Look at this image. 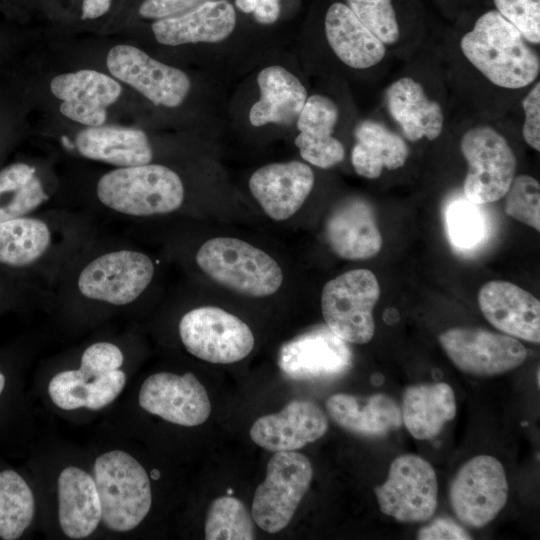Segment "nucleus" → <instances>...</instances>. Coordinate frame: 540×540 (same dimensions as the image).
Instances as JSON below:
<instances>
[{"label":"nucleus","instance_id":"obj_1","mask_svg":"<svg viewBox=\"0 0 540 540\" xmlns=\"http://www.w3.org/2000/svg\"><path fill=\"white\" fill-rule=\"evenodd\" d=\"M466 59L492 84L521 89L539 76L540 60L520 31L498 11L483 13L460 40Z\"/></svg>","mask_w":540,"mask_h":540},{"label":"nucleus","instance_id":"obj_2","mask_svg":"<svg viewBox=\"0 0 540 540\" xmlns=\"http://www.w3.org/2000/svg\"><path fill=\"white\" fill-rule=\"evenodd\" d=\"M96 196L107 209L131 217L168 214L179 209L185 196L179 175L160 164L117 167L103 174Z\"/></svg>","mask_w":540,"mask_h":540},{"label":"nucleus","instance_id":"obj_3","mask_svg":"<svg viewBox=\"0 0 540 540\" xmlns=\"http://www.w3.org/2000/svg\"><path fill=\"white\" fill-rule=\"evenodd\" d=\"M195 259L213 281L245 296L268 297L283 282L282 270L269 254L237 238L209 239Z\"/></svg>","mask_w":540,"mask_h":540},{"label":"nucleus","instance_id":"obj_4","mask_svg":"<svg viewBox=\"0 0 540 540\" xmlns=\"http://www.w3.org/2000/svg\"><path fill=\"white\" fill-rule=\"evenodd\" d=\"M93 478L101 502V521L108 529L127 532L147 516L152 504L150 480L129 453L112 450L98 456Z\"/></svg>","mask_w":540,"mask_h":540},{"label":"nucleus","instance_id":"obj_5","mask_svg":"<svg viewBox=\"0 0 540 540\" xmlns=\"http://www.w3.org/2000/svg\"><path fill=\"white\" fill-rule=\"evenodd\" d=\"M154 272V263L145 253L114 249L96 255L80 269L76 289L86 300L125 306L144 293Z\"/></svg>","mask_w":540,"mask_h":540},{"label":"nucleus","instance_id":"obj_6","mask_svg":"<svg viewBox=\"0 0 540 540\" xmlns=\"http://www.w3.org/2000/svg\"><path fill=\"white\" fill-rule=\"evenodd\" d=\"M379 296L378 280L368 269L350 270L331 279L321 294L326 326L347 343L369 342L375 332L373 309Z\"/></svg>","mask_w":540,"mask_h":540},{"label":"nucleus","instance_id":"obj_7","mask_svg":"<svg viewBox=\"0 0 540 540\" xmlns=\"http://www.w3.org/2000/svg\"><path fill=\"white\" fill-rule=\"evenodd\" d=\"M460 149L468 164L465 198L476 205L503 198L516 171V158L506 138L490 126H476L462 136Z\"/></svg>","mask_w":540,"mask_h":540},{"label":"nucleus","instance_id":"obj_8","mask_svg":"<svg viewBox=\"0 0 540 540\" xmlns=\"http://www.w3.org/2000/svg\"><path fill=\"white\" fill-rule=\"evenodd\" d=\"M312 476V465L305 455L276 452L267 464L264 481L254 493V522L268 533L284 529L308 491Z\"/></svg>","mask_w":540,"mask_h":540},{"label":"nucleus","instance_id":"obj_9","mask_svg":"<svg viewBox=\"0 0 540 540\" xmlns=\"http://www.w3.org/2000/svg\"><path fill=\"white\" fill-rule=\"evenodd\" d=\"M179 335L190 354L210 363L238 362L254 347L249 326L215 306H201L185 313L179 322Z\"/></svg>","mask_w":540,"mask_h":540},{"label":"nucleus","instance_id":"obj_10","mask_svg":"<svg viewBox=\"0 0 540 540\" xmlns=\"http://www.w3.org/2000/svg\"><path fill=\"white\" fill-rule=\"evenodd\" d=\"M374 491L382 513L400 522L427 521L437 507L436 473L418 455L398 456L390 465L386 481Z\"/></svg>","mask_w":540,"mask_h":540},{"label":"nucleus","instance_id":"obj_11","mask_svg":"<svg viewBox=\"0 0 540 540\" xmlns=\"http://www.w3.org/2000/svg\"><path fill=\"white\" fill-rule=\"evenodd\" d=\"M508 483L499 460L478 455L463 464L453 478L449 499L457 518L480 528L491 522L505 506Z\"/></svg>","mask_w":540,"mask_h":540},{"label":"nucleus","instance_id":"obj_12","mask_svg":"<svg viewBox=\"0 0 540 540\" xmlns=\"http://www.w3.org/2000/svg\"><path fill=\"white\" fill-rule=\"evenodd\" d=\"M439 343L457 368L475 376H494L513 370L528 355L517 338L482 328L448 329L439 335Z\"/></svg>","mask_w":540,"mask_h":540},{"label":"nucleus","instance_id":"obj_13","mask_svg":"<svg viewBox=\"0 0 540 540\" xmlns=\"http://www.w3.org/2000/svg\"><path fill=\"white\" fill-rule=\"evenodd\" d=\"M106 64L112 76L155 105L177 107L183 103L191 88V81L182 70L159 62L131 45L112 47Z\"/></svg>","mask_w":540,"mask_h":540},{"label":"nucleus","instance_id":"obj_14","mask_svg":"<svg viewBox=\"0 0 540 540\" xmlns=\"http://www.w3.org/2000/svg\"><path fill=\"white\" fill-rule=\"evenodd\" d=\"M347 342L326 325L314 327L284 343L278 355L281 371L293 380L333 379L352 366Z\"/></svg>","mask_w":540,"mask_h":540},{"label":"nucleus","instance_id":"obj_15","mask_svg":"<svg viewBox=\"0 0 540 540\" xmlns=\"http://www.w3.org/2000/svg\"><path fill=\"white\" fill-rule=\"evenodd\" d=\"M138 402L148 413L186 427L201 425L211 413L205 387L190 372L183 375L159 372L148 376L141 385Z\"/></svg>","mask_w":540,"mask_h":540},{"label":"nucleus","instance_id":"obj_16","mask_svg":"<svg viewBox=\"0 0 540 540\" xmlns=\"http://www.w3.org/2000/svg\"><path fill=\"white\" fill-rule=\"evenodd\" d=\"M328 429L324 411L309 400H292L280 412L258 418L250 437L271 452L295 451L321 438Z\"/></svg>","mask_w":540,"mask_h":540},{"label":"nucleus","instance_id":"obj_17","mask_svg":"<svg viewBox=\"0 0 540 540\" xmlns=\"http://www.w3.org/2000/svg\"><path fill=\"white\" fill-rule=\"evenodd\" d=\"M50 89L62 100L60 112L87 126L103 125L107 107L118 100L122 91L115 79L92 69L57 75L52 79Z\"/></svg>","mask_w":540,"mask_h":540},{"label":"nucleus","instance_id":"obj_18","mask_svg":"<svg viewBox=\"0 0 540 540\" xmlns=\"http://www.w3.org/2000/svg\"><path fill=\"white\" fill-rule=\"evenodd\" d=\"M314 181L310 166L294 160L257 169L249 179V189L270 218L283 221L301 208Z\"/></svg>","mask_w":540,"mask_h":540},{"label":"nucleus","instance_id":"obj_19","mask_svg":"<svg viewBox=\"0 0 540 540\" xmlns=\"http://www.w3.org/2000/svg\"><path fill=\"white\" fill-rule=\"evenodd\" d=\"M478 304L496 329L514 338L540 342V303L530 292L507 281L493 280L479 290Z\"/></svg>","mask_w":540,"mask_h":540},{"label":"nucleus","instance_id":"obj_20","mask_svg":"<svg viewBox=\"0 0 540 540\" xmlns=\"http://www.w3.org/2000/svg\"><path fill=\"white\" fill-rule=\"evenodd\" d=\"M236 26L234 7L227 0L206 1L183 13L152 23L155 39L164 45L215 43L228 38Z\"/></svg>","mask_w":540,"mask_h":540},{"label":"nucleus","instance_id":"obj_21","mask_svg":"<svg viewBox=\"0 0 540 540\" xmlns=\"http://www.w3.org/2000/svg\"><path fill=\"white\" fill-rule=\"evenodd\" d=\"M325 233L332 251L343 259H369L382 248L374 212L362 199L338 204L328 216Z\"/></svg>","mask_w":540,"mask_h":540},{"label":"nucleus","instance_id":"obj_22","mask_svg":"<svg viewBox=\"0 0 540 540\" xmlns=\"http://www.w3.org/2000/svg\"><path fill=\"white\" fill-rule=\"evenodd\" d=\"M338 116V107L332 99L320 94L307 98L297 117L300 133L294 141L306 162L328 169L344 159V146L332 135Z\"/></svg>","mask_w":540,"mask_h":540},{"label":"nucleus","instance_id":"obj_23","mask_svg":"<svg viewBox=\"0 0 540 540\" xmlns=\"http://www.w3.org/2000/svg\"><path fill=\"white\" fill-rule=\"evenodd\" d=\"M58 519L71 539L90 536L102 520L101 502L94 478L76 466L64 468L58 477Z\"/></svg>","mask_w":540,"mask_h":540},{"label":"nucleus","instance_id":"obj_24","mask_svg":"<svg viewBox=\"0 0 540 540\" xmlns=\"http://www.w3.org/2000/svg\"><path fill=\"white\" fill-rule=\"evenodd\" d=\"M75 146L84 158L116 168L149 164L153 158L145 132L131 127L88 126L77 134Z\"/></svg>","mask_w":540,"mask_h":540},{"label":"nucleus","instance_id":"obj_25","mask_svg":"<svg viewBox=\"0 0 540 540\" xmlns=\"http://www.w3.org/2000/svg\"><path fill=\"white\" fill-rule=\"evenodd\" d=\"M55 231L40 216L0 222V271L10 275L32 269L52 251Z\"/></svg>","mask_w":540,"mask_h":540},{"label":"nucleus","instance_id":"obj_26","mask_svg":"<svg viewBox=\"0 0 540 540\" xmlns=\"http://www.w3.org/2000/svg\"><path fill=\"white\" fill-rule=\"evenodd\" d=\"M385 103L406 139H436L443 130L444 115L439 103L429 99L421 83L402 77L385 91Z\"/></svg>","mask_w":540,"mask_h":540},{"label":"nucleus","instance_id":"obj_27","mask_svg":"<svg viewBox=\"0 0 540 540\" xmlns=\"http://www.w3.org/2000/svg\"><path fill=\"white\" fill-rule=\"evenodd\" d=\"M324 26L329 46L351 68H370L386 54L385 44L360 22L346 4H332L326 12Z\"/></svg>","mask_w":540,"mask_h":540},{"label":"nucleus","instance_id":"obj_28","mask_svg":"<svg viewBox=\"0 0 540 540\" xmlns=\"http://www.w3.org/2000/svg\"><path fill=\"white\" fill-rule=\"evenodd\" d=\"M260 99L249 112L255 127L268 123L290 125L299 116L308 96L301 81L286 68L268 66L257 75Z\"/></svg>","mask_w":540,"mask_h":540},{"label":"nucleus","instance_id":"obj_29","mask_svg":"<svg viewBox=\"0 0 540 540\" xmlns=\"http://www.w3.org/2000/svg\"><path fill=\"white\" fill-rule=\"evenodd\" d=\"M326 410L339 426L363 436H383L402 424L400 408L385 394H334L327 399Z\"/></svg>","mask_w":540,"mask_h":540},{"label":"nucleus","instance_id":"obj_30","mask_svg":"<svg viewBox=\"0 0 540 540\" xmlns=\"http://www.w3.org/2000/svg\"><path fill=\"white\" fill-rule=\"evenodd\" d=\"M401 415L414 438L432 439L456 415L454 391L444 382L410 386L403 395Z\"/></svg>","mask_w":540,"mask_h":540},{"label":"nucleus","instance_id":"obj_31","mask_svg":"<svg viewBox=\"0 0 540 540\" xmlns=\"http://www.w3.org/2000/svg\"><path fill=\"white\" fill-rule=\"evenodd\" d=\"M356 143L351 152L355 172L367 179H376L383 169L402 167L409 155L405 140L386 126L372 120L362 121L354 131Z\"/></svg>","mask_w":540,"mask_h":540},{"label":"nucleus","instance_id":"obj_32","mask_svg":"<svg viewBox=\"0 0 540 540\" xmlns=\"http://www.w3.org/2000/svg\"><path fill=\"white\" fill-rule=\"evenodd\" d=\"M49 198L35 166L15 162L0 170V222L31 215Z\"/></svg>","mask_w":540,"mask_h":540},{"label":"nucleus","instance_id":"obj_33","mask_svg":"<svg viewBox=\"0 0 540 540\" xmlns=\"http://www.w3.org/2000/svg\"><path fill=\"white\" fill-rule=\"evenodd\" d=\"M35 512L33 493L15 471L0 472V538L18 539L31 524Z\"/></svg>","mask_w":540,"mask_h":540},{"label":"nucleus","instance_id":"obj_34","mask_svg":"<svg viewBox=\"0 0 540 540\" xmlns=\"http://www.w3.org/2000/svg\"><path fill=\"white\" fill-rule=\"evenodd\" d=\"M255 530L252 515L239 499L223 496L215 499L205 521L207 540H252Z\"/></svg>","mask_w":540,"mask_h":540},{"label":"nucleus","instance_id":"obj_35","mask_svg":"<svg viewBox=\"0 0 540 540\" xmlns=\"http://www.w3.org/2000/svg\"><path fill=\"white\" fill-rule=\"evenodd\" d=\"M466 198L450 203L446 211L447 232L451 242L458 248L477 246L486 232L484 216L479 208Z\"/></svg>","mask_w":540,"mask_h":540},{"label":"nucleus","instance_id":"obj_36","mask_svg":"<svg viewBox=\"0 0 540 540\" xmlns=\"http://www.w3.org/2000/svg\"><path fill=\"white\" fill-rule=\"evenodd\" d=\"M505 197V212L515 220L540 230V186L529 175L514 177Z\"/></svg>","mask_w":540,"mask_h":540},{"label":"nucleus","instance_id":"obj_37","mask_svg":"<svg viewBox=\"0 0 540 540\" xmlns=\"http://www.w3.org/2000/svg\"><path fill=\"white\" fill-rule=\"evenodd\" d=\"M360 22L385 45L400 36L398 19L391 0H346Z\"/></svg>","mask_w":540,"mask_h":540},{"label":"nucleus","instance_id":"obj_38","mask_svg":"<svg viewBox=\"0 0 540 540\" xmlns=\"http://www.w3.org/2000/svg\"><path fill=\"white\" fill-rule=\"evenodd\" d=\"M89 379L79 369L57 373L49 382L48 394L52 402L63 410L86 407Z\"/></svg>","mask_w":540,"mask_h":540},{"label":"nucleus","instance_id":"obj_39","mask_svg":"<svg viewBox=\"0 0 540 540\" xmlns=\"http://www.w3.org/2000/svg\"><path fill=\"white\" fill-rule=\"evenodd\" d=\"M495 10L532 44L540 43V0H493Z\"/></svg>","mask_w":540,"mask_h":540},{"label":"nucleus","instance_id":"obj_40","mask_svg":"<svg viewBox=\"0 0 540 540\" xmlns=\"http://www.w3.org/2000/svg\"><path fill=\"white\" fill-rule=\"evenodd\" d=\"M124 361L121 349L111 342L89 345L81 355L79 370L87 379L120 369Z\"/></svg>","mask_w":540,"mask_h":540},{"label":"nucleus","instance_id":"obj_41","mask_svg":"<svg viewBox=\"0 0 540 540\" xmlns=\"http://www.w3.org/2000/svg\"><path fill=\"white\" fill-rule=\"evenodd\" d=\"M126 375L121 369H116L89 380L87 409L99 410L112 403L125 386Z\"/></svg>","mask_w":540,"mask_h":540},{"label":"nucleus","instance_id":"obj_42","mask_svg":"<svg viewBox=\"0 0 540 540\" xmlns=\"http://www.w3.org/2000/svg\"><path fill=\"white\" fill-rule=\"evenodd\" d=\"M524 110V124L522 128L525 142L535 149L540 150V83L531 88L522 102Z\"/></svg>","mask_w":540,"mask_h":540},{"label":"nucleus","instance_id":"obj_43","mask_svg":"<svg viewBox=\"0 0 540 540\" xmlns=\"http://www.w3.org/2000/svg\"><path fill=\"white\" fill-rule=\"evenodd\" d=\"M210 0H144L138 13L147 19H162L188 11Z\"/></svg>","mask_w":540,"mask_h":540},{"label":"nucleus","instance_id":"obj_44","mask_svg":"<svg viewBox=\"0 0 540 540\" xmlns=\"http://www.w3.org/2000/svg\"><path fill=\"white\" fill-rule=\"evenodd\" d=\"M420 540H467L472 537L459 524L450 518H437L423 527L417 535Z\"/></svg>","mask_w":540,"mask_h":540},{"label":"nucleus","instance_id":"obj_45","mask_svg":"<svg viewBox=\"0 0 540 540\" xmlns=\"http://www.w3.org/2000/svg\"><path fill=\"white\" fill-rule=\"evenodd\" d=\"M253 14L261 24L274 23L280 14L279 0H258Z\"/></svg>","mask_w":540,"mask_h":540},{"label":"nucleus","instance_id":"obj_46","mask_svg":"<svg viewBox=\"0 0 540 540\" xmlns=\"http://www.w3.org/2000/svg\"><path fill=\"white\" fill-rule=\"evenodd\" d=\"M112 0H82L81 19L92 20L105 15L111 8Z\"/></svg>","mask_w":540,"mask_h":540},{"label":"nucleus","instance_id":"obj_47","mask_svg":"<svg viewBox=\"0 0 540 540\" xmlns=\"http://www.w3.org/2000/svg\"><path fill=\"white\" fill-rule=\"evenodd\" d=\"M13 277V275H10L8 273H0V298L3 296H11V287L13 286L10 284V279Z\"/></svg>","mask_w":540,"mask_h":540},{"label":"nucleus","instance_id":"obj_48","mask_svg":"<svg viewBox=\"0 0 540 540\" xmlns=\"http://www.w3.org/2000/svg\"><path fill=\"white\" fill-rule=\"evenodd\" d=\"M258 0H235L236 6L244 13H253Z\"/></svg>","mask_w":540,"mask_h":540},{"label":"nucleus","instance_id":"obj_49","mask_svg":"<svg viewBox=\"0 0 540 540\" xmlns=\"http://www.w3.org/2000/svg\"><path fill=\"white\" fill-rule=\"evenodd\" d=\"M4 387H5V376L0 371V395L3 392Z\"/></svg>","mask_w":540,"mask_h":540},{"label":"nucleus","instance_id":"obj_50","mask_svg":"<svg viewBox=\"0 0 540 540\" xmlns=\"http://www.w3.org/2000/svg\"><path fill=\"white\" fill-rule=\"evenodd\" d=\"M539 378H540V377H539V369H538V370H537V383H538V386H539V383H540V382H539Z\"/></svg>","mask_w":540,"mask_h":540}]
</instances>
